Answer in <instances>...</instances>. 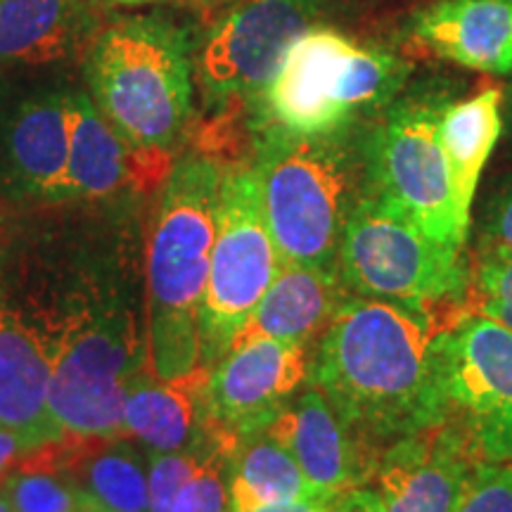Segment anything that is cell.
Wrapping results in <instances>:
<instances>
[{
  "label": "cell",
  "instance_id": "6da1fadb",
  "mask_svg": "<svg viewBox=\"0 0 512 512\" xmlns=\"http://www.w3.org/2000/svg\"><path fill=\"white\" fill-rule=\"evenodd\" d=\"M439 328L427 306L344 297L313 354L311 384L368 451L448 420Z\"/></svg>",
  "mask_w": 512,
  "mask_h": 512
},
{
  "label": "cell",
  "instance_id": "7a4b0ae2",
  "mask_svg": "<svg viewBox=\"0 0 512 512\" xmlns=\"http://www.w3.org/2000/svg\"><path fill=\"white\" fill-rule=\"evenodd\" d=\"M370 124L313 136L261 126L254 169L268 230L287 264L337 273L344 226L370 192Z\"/></svg>",
  "mask_w": 512,
  "mask_h": 512
},
{
  "label": "cell",
  "instance_id": "3957f363",
  "mask_svg": "<svg viewBox=\"0 0 512 512\" xmlns=\"http://www.w3.org/2000/svg\"><path fill=\"white\" fill-rule=\"evenodd\" d=\"M223 166L185 157L166 176L150 240V368L178 382L202 366L200 309L219 223Z\"/></svg>",
  "mask_w": 512,
  "mask_h": 512
},
{
  "label": "cell",
  "instance_id": "277c9868",
  "mask_svg": "<svg viewBox=\"0 0 512 512\" xmlns=\"http://www.w3.org/2000/svg\"><path fill=\"white\" fill-rule=\"evenodd\" d=\"M93 102L114 131L140 150L169 152L192 114V38L159 15L121 17L86 53Z\"/></svg>",
  "mask_w": 512,
  "mask_h": 512
},
{
  "label": "cell",
  "instance_id": "5b68a950",
  "mask_svg": "<svg viewBox=\"0 0 512 512\" xmlns=\"http://www.w3.org/2000/svg\"><path fill=\"white\" fill-rule=\"evenodd\" d=\"M411 69V62L389 50L356 46L318 24L294 43L256 98L261 126L313 136L373 119L399 98Z\"/></svg>",
  "mask_w": 512,
  "mask_h": 512
},
{
  "label": "cell",
  "instance_id": "8992f818",
  "mask_svg": "<svg viewBox=\"0 0 512 512\" xmlns=\"http://www.w3.org/2000/svg\"><path fill=\"white\" fill-rule=\"evenodd\" d=\"M446 93L425 86L396 98L370 124V192L441 245L463 249L470 226L460 219L439 140Z\"/></svg>",
  "mask_w": 512,
  "mask_h": 512
},
{
  "label": "cell",
  "instance_id": "52a82bcc",
  "mask_svg": "<svg viewBox=\"0 0 512 512\" xmlns=\"http://www.w3.org/2000/svg\"><path fill=\"white\" fill-rule=\"evenodd\" d=\"M337 273L361 297L415 306L463 302L472 280L463 249L432 240L373 192L344 226Z\"/></svg>",
  "mask_w": 512,
  "mask_h": 512
},
{
  "label": "cell",
  "instance_id": "ba28073f",
  "mask_svg": "<svg viewBox=\"0 0 512 512\" xmlns=\"http://www.w3.org/2000/svg\"><path fill=\"white\" fill-rule=\"evenodd\" d=\"M280 264L283 259L268 230L256 169L228 166L223 169L219 223L200 309L204 368H214L228 354Z\"/></svg>",
  "mask_w": 512,
  "mask_h": 512
},
{
  "label": "cell",
  "instance_id": "9c48e42d",
  "mask_svg": "<svg viewBox=\"0 0 512 512\" xmlns=\"http://www.w3.org/2000/svg\"><path fill=\"white\" fill-rule=\"evenodd\" d=\"M448 413L463 420L477 463L512 465V332L470 313L437 337Z\"/></svg>",
  "mask_w": 512,
  "mask_h": 512
},
{
  "label": "cell",
  "instance_id": "30bf717a",
  "mask_svg": "<svg viewBox=\"0 0 512 512\" xmlns=\"http://www.w3.org/2000/svg\"><path fill=\"white\" fill-rule=\"evenodd\" d=\"M136 342L117 320H86L67 328L50 382L48 408L57 434L86 439H119L124 403L136 375Z\"/></svg>",
  "mask_w": 512,
  "mask_h": 512
},
{
  "label": "cell",
  "instance_id": "8fae6325",
  "mask_svg": "<svg viewBox=\"0 0 512 512\" xmlns=\"http://www.w3.org/2000/svg\"><path fill=\"white\" fill-rule=\"evenodd\" d=\"M328 0H247L209 31L197 72L214 102L259 98Z\"/></svg>",
  "mask_w": 512,
  "mask_h": 512
},
{
  "label": "cell",
  "instance_id": "7c38bea8",
  "mask_svg": "<svg viewBox=\"0 0 512 512\" xmlns=\"http://www.w3.org/2000/svg\"><path fill=\"white\" fill-rule=\"evenodd\" d=\"M306 375V344L280 339L233 344L204 387L207 420L235 441L254 437L283 411Z\"/></svg>",
  "mask_w": 512,
  "mask_h": 512
},
{
  "label": "cell",
  "instance_id": "4fadbf2b",
  "mask_svg": "<svg viewBox=\"0 0 512 512\" xmlns=\"http://www.w3.org/2000/svg\"><path fill=\"white\" fill-rule=\"evenodd\" d=\"M477 460L460 427L403 437L377 460V494L384 512H456Z\"/></svg>",
  "mask_w": 512,
  "mask_h": 512
},
{
  "label": "cell",
  "instance_id": "5bb4252c",
  "mask_svg": "<svg viewBox=\"0 0 512 512\" xmlns=\"http://www.w3.org/2000/svg\"><path fill=\"white\" fill-rule=\"evenodd\" d=\"M69 162L64 200L107 197L126 185L155 190L171 174V155L140 150L114 131L86 93H67Z\"/></svg>",
  "mask_w": 512,
  "mask_h": 512
},
{
  "label": "cell",
  "instance_id": "9a60e30c",
  "mask_svg": "<svg viewBox=\"0 0 512 512\" xmlns=\"http://www.w3.org/2000/svg\"><path fill=\"white\" fill-rule=\"evenodd\" d=\"M264 432L290 451L323 496H342L375 477L380 456L351 437L318 389L287 403Z\"/></svg>",
  "mask_w": 512,
  "mask_h": 512
},
{
  "label": "cell",
  "instance_id": "2e32d148",
  "mask_svg": "<svg viewBox=\"0 0 512 512\" xmlns=\"http://www.w3.org/2000/svg\"><path fill=\"white\" fill-rule=\"evenodd\" d=\"M408 48L486 74H512V0H439L408 17Z\"/></svg>",
  "mask_w": 512,
  "mask_h": 512
},
{
  "label": "cell",
  "instance_id": "e0dca14e",
  "mask_svg": "<svg viewBox=\"0 0 512 512\" xmlns=\"http://www.w3.org/2000/svg\"><path fill=\"white\" fill-rule=\"evenodd\" d=\"M62 337L46 335L19 313L0 309V427L22 439L24 451L60 437L48 394Z\"/></svg>",
  "mask_w": 512,
  "mask_h": 512
},
{
  "label": "cell",
  "instance_id": "ac0fdd59",
  "mask_svg": "<svg viewBox=\"0 0 512 512\" xmlns=\"http://www.w3.org/2000/svg\"><path fill=\"white\" fill-rule=\"evenodd\" d=\"M93 0H0V62L43 67L91 48Z\"/></svg>",
  "mask_w": 512,
  "mask_h": 512
},
{
  "label": "cell",
  "instance_id": "d6986e66",
  "mask_svg": "<svg viewBox=\"0 0 512 512\" xmlns=\"http://www.w3.org/2000/svg\"><path fill=\"white\" fill-rule=\"evenodd\" d=\"M342 299L339 273L283 261L271 287L256 304L233 344H245L252 339L306 344L323 325H328Z\"/></svg>",
  "mask_w": 512,
  "mask_h": 512
},
{
  "label": "cell",
  "instance_id": "ffe728a7",
  "mask_svg": "<svg viewBox=\"0 0 512 512\" xmlns=\"http://www.w3.org/2000/svg\"><path fill=\"white\" fill-rule=\"evenodd\" d=\"M209 370L178 382L138 373L131 377L124 403V430L152 453H174L202 437L207 427L204 387Z\"/></svg>",
  "mask_w": 512,
  "mask_h": 512
},
{
  "label": "cell",
  "instance_id": "44dd1931",
  "mask_svg": "<svg viewBox=\"0 0 512 512\" xmlns=\"http://www.w3.org/2000/svg\"><path fill=\"white\" fill-rule=\"evenodd\" d=\"M12 174L24 188L50 200H64L69 162L67 95L46 93L24 100L8 128Z\"/></svg>",
  "mask_w": 512,
  "mask_h": 512
},
{
  "label": "cell",
  "instance_id": "7402d4cb",
  "mask_svg": "<svg viewBox=\"0 0 512 512\" xmlns=\"http://www.w3.org/2000/svg\"><path fill=\"white\" fill-rule=\"evenodd\" d=\"M503 91L498 86L467 100L446 102L439 119V140L444 147L453 200L465 226H472V202L503 131Z\"/></svg>",
  "mask_w": 512,
  "mask_h": 512
},
{
  "label": "cell",
  "instance_id": "603a6c76",
  "mask_svg": "<svg viewBox=\"0 0 512 512\" xmlns=\"http://www.w3.org/2000/svg\"><path fill=\"white\" fill-rule=\"evenodd\" d=\"M228 489L230 510L323 496L306 479L290 451L268 437L266 432L254 434L245 446L235 448L228 465Z\"/></svg>",
  "mask_w": 512,
  "mask_h": 512
},
{
  "label": "cell",
  "instance_id": "cb8c5ba5",
  "mask_svg": "<svg viewBox=\"0 0 512 512\" xmlns=\"http://www.w3.org/2000/svg\"><path fill=\"white\" fill-rule=\"evenodd\" d=\"M74 489L110 512H147V477L143 463L126 444L105 439L72 470Z\"/></svg>",
  "mask_w": 512,
  "mask_h": 512
},
{
  "label": "cell",
  "instance_id": "d4e9b609",
  "mask_svg": "<svg viewBox=\"0 0 512 512\" xmlns=\"http://www.w3.org/2000/svg\"><path fill=\"white\" fill-rule=\"evenodd\" d=\"M235 448L233 444L216 446L181 486L171 512H230L228 465Z\"/></svg>",
  "mask_w": 512,
  "mask_h": 512
},
{
  "label": "cell",
  "instance_id": "484cf974",
  "mask_svg": "<svg viewBox=\"0 0 512 512\" xmlns=\"http://www.w3.org/2000/svg\"><path fill=\"white\" fill-rule=\"evenodd\" d=\"M12 512H79V494L72 484L50 472H19L3 486Z\"/></svg>",
  "mask_w": 512,
  "mask_h": 512
},
{
  "label": "cell",
  "instance_id": "4316f807",
  "mask_svg": "<svg viewBox=\"0 0 512 512\" xmlns=\"http://www.w3.org/2000/svg\"><path fill=\"white\" fill-rule=\"evenodd\" d=\"M467 299L479 316L512 332V256H479Z\"/></svg>",
  "mask_w": 512,
  "mask_h": 512
},
{
  "label": "cell",
  "instance_id": "83f0119b",
  "mask_svg": "<svg viewBox=\"0 0 512 512\" xmlns=\"http://www.w3.org/2000/svg\"><path fill=\"white\" fill-rule=\"evenodd\" d=\"M479 256H512V176H505L484 202L477 226Z\"/></svg>",
  "mask_w": 512,
  "mask_h": 512
},
{
  "label": "cell",
  "instance_id": "f1b7e54d",
  "mask_svg": "<svg viewBox=\"0 0 512 512\" xmlns=\"http://www.w3.org/2000/svg\"><path fill=\"white\" fill-rule=\"evenodd\" d=\"M456 512H512V465L477 463Z\"/></svg>",
  "mask_w": 512,
  "mask_h": 512
},
{
  "label": "cell",
  "instance_id": "f546056e",
  "mask_svg": "<svg viewBox=\"0 0 512 512\" xmlns=\"http://www.w3.org/2000/svg\"><path fill=\"white\" fill-rule=\"evenodd\" d=\"M335 512H384V505L375 489L358 486L337 498Z\"/></svg>",
  "mask_w": 512,
  "mask_h": 512
},
{
  "label": "cell",
  "instance_id": "4dcf8cb0",
  "mask_svg": "<svg viewBox=\"0 0 512 512\" xmlns=\"http://www.w3.org/2000/svg\"><path fill=\"white\" fill-rule=\"evenodd\" d=\"M337 498L339 496H318V498H306V501L256 505V508L230 510V512H335Z\"/></svg>",
  "mask_w": 512,
  "mask_h": 512
},
{
  "label": "cell",
  "instance_id": "1f68e13d",
  "mask_svg": "<svg viewBox=\"0 0 512 512\" xmlns=\"http://www.w3.org/2000/svg\"><path fill=\"white\" fill-rule=\"evenodd\" d=\"M22 451V439L15 432L0 427V494H3V486L8 482V470L12 465H17V458Z\"/></svg>",
  "mask_w": 512,
  "mask_h": 512
},
{
  "label": "cell",
  "instance_id": "d6a6232c",
  "mask_svg": "<svg viewBox=\"0 0 512 512\" xmlns=\"http://www.w3.org/2000/svg\"><path fill=\"white\" fill-rule=\"evenodd\" d=\"M76 494H79V512H110L107 508H102L98 501H93L88 494H83V491L76 489Z\"/></svg>",
  "mask_w": 512,
  "mask_h": 512
},
{
  "label": "cell",
  "instance_id": "836d02e7",
  "mask_svg": "<svg viewBox=\"0 0 512 512\" xmlns=\"http://www.w3.org/2000/svg\"><path fill=\"white\" fill-rule=\"evenodd\" d=\"M93 3L105 5V8H128V5H143L150 0H93Z\"/></svg>",
  "mask_w": 512,
  "mask_h": 512
},
{
  "label": "cell",
  "instance_id": "e575fe53",
  "mask_svg": "<svg viewBox=\"0 0 512 512\" xmlns=\"http://www.w3.org/2000/svg\"><path fill=\"white\" fill-rule=\"evenodd\" d=\"M508 121H510V128H512V81H510V88H508Z\"/></svg>",
  "mask_w": 512,
  "mask_h": 512
},
{
  "label": "cell",
  "instance_id": "d590c367",
  "mask_svg": "<svg viewBox=\"0 0 512 512\" xmlns=\"http://www.w3.org/2000/svg\"><path fill=\"white\" fill-rule=\"evenodd\" d=\"M0 512H12V510H10V503H8V498H5L3 494H0Z\"/></svg>",
  "mask_w": 512,
  "mask_h": 512
}]
</instances>
